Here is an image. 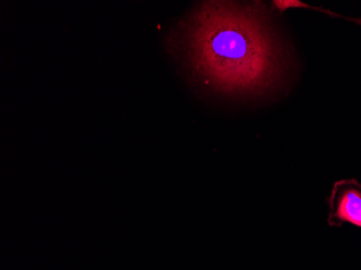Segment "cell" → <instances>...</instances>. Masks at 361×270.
Wrapping results in <instances>:
<instances>
[{
  "mask_svg": "<svg viewBox=\"0 0 361 270\" xmlns=\"http://www.w3.org/2000/svg\"><path fill=\"white\" fill-rule=\"evenodd\" d=\"M165 49L202 95L247 102L290 80L293 61L263 1L197 3L165 38Z\"/></svg>",
  "mask_w": 361,
  "mask_h": 270,
  "instance_id": "obj_1",
  "label": "cell"
},
{
  "mask_svg": "<svg viewBox=\"0 0 361 270\" xmlns=\"http://www.w3.org/2000/svg\"><path fill=\"white\" fill-rule=\"evenodd\" d=\"M330 226L350 223L361 228V184L355 178L338 180L328 198Z\"/></svg>",
  "mask_w": 361,
  "mask_h": 270,
  "instance_id": "obj_2",
  "label": "cell"
}]
</instances>
